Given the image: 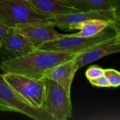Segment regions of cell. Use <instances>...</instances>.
Here are the masks:
<instances>
[{"mask_svg": "<svg viewBox=\"0 0 120 120\" xmlns=\"http://www.w3.org/2000/svg\"><path fill=\"white\" fill-rule=\"evenodd\" d=\"M0 101L20 112L35 120H52L44 107L37 108L29 103L22 96L0 78Z\"/></svg>", "mask_w": 120, "mask_h": 120, "instance_id": "52a82bcc", "label": "cell"}, {"mask_svg": "<svg viewBox=\"0 0 120 120\" xmlns=\"http://www.w3.org/2000/svg\"><path fill=\"white\" fill-rule=\"evenodd\" d=\"M111 25H120L111 21L101 19H91L79 23L76 30L79 31L73 34L79 37H91L96 35Z\"/></svg>", "mask_w": 120, "mask_h": 120, "instance_id": "5bb4252c", "label": "cell"}, {"mask_svg": "<svg viewBox=\"0 0 120 120\" xmlns=\"http://www.w3.org/2000/svg\"><path fill=\"white\" fill-rule=\"evenodd\" d=\"M35 49L32 44L14 27H10L0 44L1 61L25 56Z\"/></svg>", "mask_w": 120, "mask_h": 120, "instance_id": "9c48e42d", "label": "cell"}, {"mask_svg": "<svg viewBox=\"0 0 120 120\" xmlns=\"http://www.w3.org/2000/svg\"><path fill=\"white\" fill-rule=\"evenodd\" d=\"M0 111H8V112H15V110L13 109H12L11 108L6 105H4V104H1L0 103Z\"/></svg>", "mask_w": 120, "mask_h": 120, "instance_id": "d6986e66", "label": "cell"}, {"mask_svg": "<svg viewBox=\"0 0 120 120\" xmlns=\"http://www.w3.org/2000/svg\"><path fill=\"white\" fill-rule=\"evenodd\" d=\"M104 75L109 82L111 87L117 88L120 85V73L115 69H105Z\"/></svg>", "mask_w": 120, "mask_h": 120, "instance_id": "9a60e30c", "label": "cell"}, {"mask_svg": "<svg viewBox=\"0 0 120 120\" xmlns=\"http://www.w3.org/2000/svg\"><path fill=\"white\" fill-rule=\"evenodd\" d=\"M0 103H1V104H4V103H3L1 102V101H0ZM4 105H5V104H4Z\"/></svg>", "mask_w": 120, "mask_h": 120, "instance_id": "ffe728a7", "label": "cell"}, {"mask_svg": "<svg viewBox=\"0 0 120 120\" xmlns=\"http://www.w3.org/2000/svg\"><path fill=\"white\" fill-rule=\"evenodd\" d=\"M120 51V35H119L104 44L78 54L75 58V63L79 70L106 56L116 53Z\"/></svg>", "mask_w": 120, "mask_h": 120, "instance_id": "30bf717a", "label": "cell"}, {"mask_svg": "<svg viewBox=\"0 0 120 120\" xmlns=\"http://www.w3.org/2000/svg\"><path fill=\"white\" fill-rule=\"evenodd\" d=\"M2 79L29 103L37 108L44 107L46 79H32L27 76L4 72Z\"/></svg>", "mask_w": 120, "mask_h": 120, "instance_id": "277c9868", "label": "cell"}, {"mask_svg": "<svg viewBox=\"0 0 120 120\" xmlns=\"http://www.w3.org/2000/svg\"><path fill=\"white\" fill-rule=\"evenodd\" d=\"M75 58L46 70L44 74L43 78L51 79L57 82L68 94H70L72 84L78 70L75 63Z\"/></svg>", "mask_w": 120, "mask_h": 120, "instance_id": "8fae6325", "label": "cell"}, {"mask_svg": "<svg viewBox=\"0 0 120 120\" xmlns=\"http://www.w3.org/2000/svg\"><path fill=\"white\" fill-rule=\"evenodd\" d=\"M119 35L120 25H111L98 34L91 37H79L73 34H65L63 37L43 44L38 49L79 54L104 44Z\"/></svg>", "mask_w": 120, "mask_h": 120, "instance_id": "7a4b0ae2", "label": "cell"}, {"mask_svg": "<svg viewBox=\"0 0 120 120\" xmlns=\"http://www.w3.org/2000/svg\"><path fill=\"white\" fill-rule=\"evenodd\" d=\"M50 18L37 11L29 0H0V22L8 27L48 22Z\"/></svg>", "mask_w": 120, "mask_h": 120, "instance_id": "3957f363", "label": "cell"}, {"mask_svg": "<svg viewBox=\"0 0 120 120\" xmlns=\"http://www.w3.org/2000/svg\"><path fill=\"white\" fill-rule=\"evenodd\" d=\"M44 108L52 120H66L72 117L70 94L57 82L46 79Z\"/></svg>", "mask_w": 120, "mask_h": 120, "instance_id": "5b68a950", "label": "cell"}, {"mask_svg": "<svg viewBox=\"0 0 120 120\" xmlns=\"http://www.w3.org/2000/svg\"><path fill=\"white\" fill-rule=\"evenodd\" d=\"M34 8L39 13L50 17L81 11L69 6L66 0H29Z\"/></svg>", "mask_w": 120, "mask_h": 120, "instance_id": "7c38bea8", "label": "cell"}, {"mask_svg": "<svg viewBox=\"0 0 120 120\" xmlns=\"http://www.w3.org/2000/svg\"><path fill=\"white\" fill-rule=\"evenodd\" d=\"M104 71L105 69L98 65H92L86 70V71L85 72V75L86 77L89 80H90L104 75Z\"/></svg>", "mask_w": 120, "mask_h": 120, "instance_id": "2e32d148", "label": "cell"}, {"mask_svg": "<svg viewBox=\"0 0 120 120\" xmlns=\"http://www.w3.org/2000/svg\"><path fill=\"white\" fill-rule=\"evenodd\" d=\"M91 84L94 86H97V87H103V88H110L111 87L109 82L108 81L107 78L105 77V75L101 76L99 77L92 79L89 80Z\"/></svg>", "mask_w": 120, "mask_h": 120, "instance_id": "e0dca14e", "label": "cell"}, {"mask_svg": "<svg viewBox=\"0 0 120 120\" xmlns=\"http://www.w3.org/2000/svg\"><path fill=\"white\" fill-rule=\"evenodd\" d=\"M0 78H1V75H0Z\"/></svg>", "mask_w": 120, "mask_h": 120, "instance_id": "44dd1931", "label": "cell"}, {"mask_svg": "<svg viewBox=\"0 0 120 120\" xmlns=\"http://www.w3.org/2000/svg\"><path fill=\"white\" fill-rule=\"evenodd\" d=\"M9 29H10V27H7L6 25L3 24L1 22H0V44L1 42V41L3 40V39L4 38L6 33L8 32Z\"/></svg>", "mask_w": 120, "mask_h": 120, "instance_id": "ac0fdd59", "label": "cell"}, {"mask_svg": "<svg viewBox=\"0 0 120 120\" xmlns=\"http://www.w3.org/2000/svg\"><path fill=\"white\" fill-rule=\"evenodd\" d=\"M66 3L80 11L119 9L120 0H66Z\"/></svg>", "mask_w": 120, "mask_h": 120, "instance_id": "4fadbf2b", "label": "cell"}, {"mask_svg": "<svg viewBox=\"0 0 120 120\" xmlns=\"http://www.w3.org/2000/svg\"><path fill=\"white\" fill-rule=\"evenodd\" d=\"M55 25L49 22H31L17 25L14 28L22 34L35 49L43 44L63 37L65 34L56 30Z\"/></svg>", "mask_w": 120, "mask_h": 120, "instance_id": "ba28073f", "label": "cell"}, {"mask_svg": "<svg viewBox=\"0 0 120 120\" xmlns=\"http://www.w3.org/2000/svg\"><path fill=\"white\" fill-rule=\"evenodd\" d=\"M118 10L119 9L81 11L52 16L48 20V22L65 30H76L79 23L91 19H101L120 24Z\"/></svg>", "mask_w": 120, "mask_h": 120, "instance_id": "8992f818", "label": "cell"}, {"mask_svg": "<svg viewBox=\"0 0 120 120\" xmlns=\"http://www.w3.org/2000/svg\"><path fill=\"white\" fill-rule=\"evenodd\" d=\"M78 54L35 49L21 57L1 61L0 69L4 72L16 73L37 79H44V72L50 68L71 60Z\"/></svg>", "mask_w": 120, "mask_h": 120, "instance_id": "6da1fadb", "label": "cell"}]
</instances>
